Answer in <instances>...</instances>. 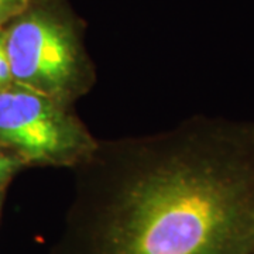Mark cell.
<instances>
[{
	"mask_svg": "<svg viewBox=\"0 0 254 254\" xmlns=\"http://www.w3.org/2000/svg\"><path fill=\"white\" fill-rule=\"evenodd\" d=\"M54 254H254V122L93 145Z\"/></svg>",
	"mask_w": 254,
	"mask_h": 254,
	"instance_id": "1",
	"label": "cell"
},
{
	"mask_svg": "<svg viewBox=\"0 0 254 254\" xmlns=\"http://www.w3.org/2000/svg\"><path fill=\"white\" fill-rule=\"evenodd\" d=\"M11 79L65 105L85 85V57L73 21L63 9L36 6L4 33Z\"/></svg>",
	"mask_w": 254,
	"mask_h": 254,
	"instance_id": "2",
	"label": "cell"
},
{
	"mask_svg": "<svg viewBox=\"0 0 254 254\" xmlns=\"http://www.w3.org/2000/svg\"><path fill=\"white\" fill-rule=\"evenodd\" d=\"M0 144L28 160L76 164L95 141L65 105L17 85L0 89Z\"/></svg>",
	"mask_w": 254,
	"mask_h": 254,
	"instance_id": "3",
	"label": "cell"
},
{
	"mask_svg": "<svg viewBox=\"0 0 254 254\" xmlns=\"http://www.w3.org/2000/svg\"><path fill=\"white\" fill-rule=\"evenodd\" d=\"M28 0H0V27L27 9Z\"/></svg>",
	"mask_w": 254,
	"mask_h": 254,
	"instance_id": "4",
	"label": "cell"
},
{
	"mask_svg": "<svg viewBox=\"0 0 254 254\" xmlns=\"http://www.w3.org/2000/svg\"><path fill=\"white\" fill-rule=\"evenodd\" d=\"M18 167V160L0 153V184L4 182L9 178L11 174L14 173V170Z\"/></svg>",
	"mask_w": 254,
	"mask_h": 254,
	"instance_id": "5",
	"label": "cell"
}]
</instances>
